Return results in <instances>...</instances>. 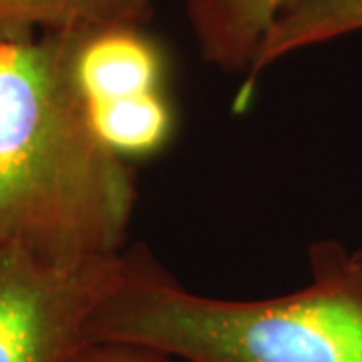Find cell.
Listing matches in <instances>:
<instances>
[{
    "label": "cell",
    "mask_w": 362,
    "mask_h": 362,
    "mask_svg": "<svg viewBox=\"0 0 362 362\" xmlns=\"http://www.w3.org/2000/svg\"><path fill=\"white\" fill-rule=\"evenodd\" d=\"M69 33L0 35V250L87 266L129 246L135 165L105 145Z\"/></svg>",
    "instance_id": "obj_1"
},
{
    "label": "cell",
    "mask_w": 362,
    "mask_h": 362,
    "mask_svg": "<svg viewBox=\"0 0 362 362\" xmlns=\"http://www.w3.org/2000/svg\"><path fill=\"white\" fill-rule=\"evenodd\" d=\"M310 282L284 296L197 294L145 244L121 254L89 342L145 346L183 362H362V247L318 240Z\"/></svg>",
    "instance_id": "obj_2"
},
{
    "label": "cell",
    "mask_w": 362,
    "mask_h": 362,
    "mask_svg": "<svg viewBox=\"0 0 362 362\" xmlns=\"http://www.w3.org/2000/svg\"><path fill=\"white\" fill-rule=\"evenodd\" d=\"M121 256L52 266L0 250V362H73L119 274Z\"/></svg>",
    "instance_id": "obj_3"
},
{
    "label": "cell",
    "mask_w": 362,
    "mask_h": 362,
    "mask_svg": "<svg viewBox=\"0 0 362 362\" xmlns=\"http://www.w3.org/2000/svg\"><path fill=\"white\" fill-rule=\"evenodd\" d=\"M73 77L93 107L168 90V61L145 26L75 30Z\"/></svg>",
    "instance_id": "obj_4"
},
{
    "label": "cell",
    "mask_w": 362,
    "mask_h": 362,
    "mask_svg": "<svg viewBox=\"0 0 362 362\" xmlns=\"http://www.w3.org/2000/svg\"><path fill=\"white\" fill-rule=\"evenodd\" d=\"M288 2L292 0H183V8L207 65L247 75Z\"/></svg>",
    "instance_id": "obj_5"
},
{
    "label": "cell",
    "mask_w": 362,
    "mask_h": 362,
    "mask_svg": "<svg viewBox=\"0 0 362 362\" xmlns=\"http://www.w3.org/2000/svg\"><path fill=\"white\" fill-rule=\"evenodd\" d=\"M362 30V0H292L272 23L258 57L233 99V111L246 109L259 77L280 59Z\"/></svg>",
    "instance_id": "obj_6"
},
{
    "label": "cell",
    "mask_w": 362,
    "mask_h": 362,
    "mask_svg": "<svg viewBox=\"0 0 362 362\" xmlns=\"http://www.w3.org/2000/svg\"><path fill=\"white\" fill-rule=\"evenodd\" d=\"M156 0H0V35L147 26Z\"/></svg>",
    "instance_id": "obj_7"
},
{
    "label": "cell",
    "mask_w": 362,
    "mask_h": 362,
    "mask_svg": "<svg viewBox=\"0 0 362 362\" xmlns=\"http://www.w3.org/2000/svg\"><path fill=\"white\" fill-rule=\"evenodd\" d=\"M87 111L105 145L131 163L159 156L175 135V107L168 90L87 105Z\"/></svg>",
    "instance_id": "obj_8"
},
{
    "label": "cell",
    "mask_w": 362,
    "mask_h": 362,
    "mask_svg": "<svg viewBox=\"0 0 362 362\" xmlns=\"http://www.w3.org/2000/svg\"><path fill=\"white\" fill-rule=\"evenodd\" d=\"M73 362H173V358L159 350L135 344L89 342L75 354Z\"/></svg>",
    "instance_id": "obj_9"
}]
</instances>
